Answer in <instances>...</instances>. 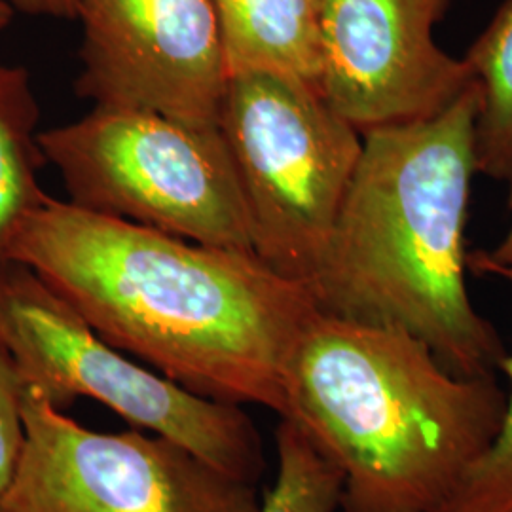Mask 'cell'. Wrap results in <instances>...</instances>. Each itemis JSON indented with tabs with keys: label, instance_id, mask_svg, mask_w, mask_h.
Listing matches in <instances>:
<instances>
[{
	"label": "cell",
	"instance_id": "6da1fadb",
	"mask_svg": "<svg viewBox=\"0 0 512 512\" xmlns=\"http://www.w3.org/2000/svg\"><path fill=\"white\" fill-rule=\"evenodd\" d=\"M10 260L35 270L114 348L219 403L287 412L294 351L319 313L253 251L205 245L46 198Z\"/></svg>",
	"mask_w": 512,
	"mask_h": 512
},
{
	"label": "cell",
	"instance_id": "7a4b0ae2",
	"mask_svg": "<svg viewBox=\"0 0 512 512\" xmlns=\"http://www.w3.org/2000/svg\"><path fill=\"white\" fill-rule=\"evenodd\" d=\"M480 90L439 116L363 133V152L306 287L317 310L425 342L459 376L507 355L467 289L465 230Z\"/></svg>",
	"mask_w": 512,
	"mask_h": 512
},
{
	"label": "cell",
	"instance_id": "3957f363",
	"mask_svg": "<svg viewBox=\"0 0 512 512\" xmlns=\"http://www.w3.org/2000/svg\"><path fill=\"white\" fill-rule=\"evenodd\" d=\"M495 374L459 376L399 329L317 313L294 351L283 418L344 475L342 512H435L490 446Z\"/></svg>",
	"mask_w": 512,
	"mask_h": 512
},
{
	"label": "cell",
	"instance_id": "277c9868",
	"mask_svg": "<svg viewBox=\"0 0 512 512\" xmlns=\"http://www.w3.org/2000/svg\"><path fill=\"white\" fill-rule=\"evenodd\" d=\"M0 348L25 387L55 408L92 399L139 429L183 444L226 475L260 482L262 439L241 406L196 395L129 359L18 260L0 264Z\"/></svg>",
	"mask_w": 512,
	"mask_h": 512
},
{
	"label": "cell",
	"instance_id": "5b68a950",
	"mask_svg": "<svg viewBox=\"0 0 512 512\" xmlns=\"http://www.w3.org/2000/svg\"><path fill=\"white\" fill-rule=\"evenodd\" d=\"M38 143L76 207L177 238L251 251L247 211L219 128L93 107Z\"/></svg>",
	"mask_w": 512,
	"mask_h": 512
},
{
	"label": "cell",
	"instance_id": "8992f818",
	"mask_svg": "<svg viewBox=\"0 0 512 512\" xmlns=\"http://www.w3.org/2000/svg\"><path fill=\"white\" fill-rule=\"evenodd\" d=\"M220 135L236 169L251 251L306 285L346 198L363 135L300 78H228Z\"/></svg>",
	"mask_w": 512,
	"mask_h": 512
},
{
	"label": "cell",
	"instance_id": "52a82bcc",
	"mask_svg": "<svg viewBox=\"0 0 512 512\" xmlns=\"http://www.w3.org/2000/svg\"><path fill=\"white\" fill-rule=\"evenodd\" d=\"M18 465L0 512H258L256 484L183 444L82 427L25 387Z\"/></svg>",
	"mask_w": 512,
	"mask_h": 512
},
{
	"label": "cell",
	"instance_id": "ba28073f",
	"mask_svg": "<svg viewBox=\"0 0 512 512\" xmlns=\"http://www.w3.org/2000/svg\"><path fill=\"white\" fill-rule=\"evenodd\" d=\"M76 19L82 99L217 128L230 71L213 0H82Z\"/></svg>",
	"mask_w": 512,
	"mask_h": 512
},
{
	"label": "cell",
	"instance_id": "9c48e42d",
	"mask_svg": "<svg viewBox=\"0 0 512 512\" xmlns=\"http://www.w3.org/2000/svg\"><path fill=\"white\" fill-rule=\"evenodd\" d=\"M454 0H321L317 90L361 135L452 107L475 82L435 27Z\"/></svg>",
	"mask_w": 512,
	"mask_h": 512
},
{
	"label": "cell",
	"instance_id": "30bf717a",
	"mask_svg": "<svg viewBox=\"0 0 512 512\" xmlns=\"http://www.w3.org/2000/svg\"><path fill=\"white\" fill-rule=\"evenodd\" d=\"M230 76L285 74L319 80L321 0H213Z\"/></svg>",
	"mask_w": 512,
	"mask_h": 512
},
{
	"label": "cell",
	"instance_id": "8fae6325",
	"mask_svg": "<svg viewBox=\"0 0 512 512\" xmlns=\"http://www.w3.org/2000/svg\"><path fill=\"white\" fill-rule=\"evenodd\" d=\"M40 107L29 73L0 61V264L21 226L48 198L40 188L46 164L38 143Z\"/></svg>",
	"mask_w": 512,
	"mask_h": 512
},
{
	"label": "cell",
	"instance_id": "7c38bea8",
	"mask_svg": "<svg viewBox=\"0 0 512 512\" xmlns=\"http://www.w3.org/2000/svg\"><path fill=\"white\" fill-rule=\"evenodd\" d=\"M480 90L475 124V167L490 179L512 171V0L461 57Z\"/></svg>",
	"mask_w": 512,
	"mask_h": 512
},
{
	"label": "cell",
	"instance_id": "4fadbf2b",
	"mask_svg": "<svg viewBox=\"0 0 512 512\" xmlns=\"http://www.w3.org/2000/svg\"><path fill=\"white\" fill-rule=\"evenodd\" d=\"M275 431L277 476L258 512H336L344 475L317 446L308 431L289 418H279Z\"/></svg>",
	"mask_w": 512,
	"mask_h": 512
},
{
	"label": "cell",
	"instance_id": "5bb4252c",
	"mask_svg": "<svg viewBox=\"0 0 512 512\" xmlns=\"http://www.w3.org/2000/svg\"><path fill=\"white\" fill-rule=\"evenodd\" d=\"M467 268L476 275H494L512 285V266L488 262L480 251L467 255ZM509 378L503 418L490 446L469 467L456 490L435 512H512V353L499 363Z\"/></svg>",
	"mask_w": 512,
	"mask_h": 512
},
{
	"label": "cell",
	"instance_id": "9a60e30c",
	"mask_svg": "<svg viewBox=\"0 0 512 512\" xmlns=\"http://www.w3.org/2000/svg\"><path fill=\"white\" fill-rule=\"evenodd\" d=\"M23 395L25 382L18 366L0 348V495L12 480L25 439Z\"/></svg>",
	"mask_w": 512,
	"mask_h": 512
},
{
	"label": "cell",
	"instance_id": "2e32d148",
	"mask_svg": "<svg viewBox=\"0 0 512 512\" xmlns=\"http://www.w3.org/2000/svg\"><path fill=\"white\" fill-rule=\"evenodd\" d=\"M14 12L33 18L76 19L82 0H6Z\"/></svg>",
	"mask_w": 512,
	"mask_h": 512
},
{
	"label": "cell",
	"instance_id": "e0dca14e",
	"mask_svg": "<svg viewBox=\"0 0 512 512\" xmlns=\"http://www.w3.org/2000/svg\"><path fill=\"white\" fill-rule=\"evenodd\" d=\"M511 226H509V232L505 234L503 241L495 247L494 251H482L480 249V255L484 256L488 262H494L499 266H512V171H511Z\"/></svg>",
	"mask_w": 512,
	"mask_h": 512
},
{
	"label": "cell",
	"instance_id": "ac0fdd59",
	"mask_svg": "<svg viewBox=\"0 0 512 512\" xmlns=\"http://www.w3.org/2000/svg\"><path fill=\"white\" fill-rule=\"evenodd\" d=\"M14 14H16V12L12 10V6H10L6 0H0V29H4V27L10 25Z\"/></svg>",
	"mask_w": 512,
	"mask_h": 512
}]
</instances>
